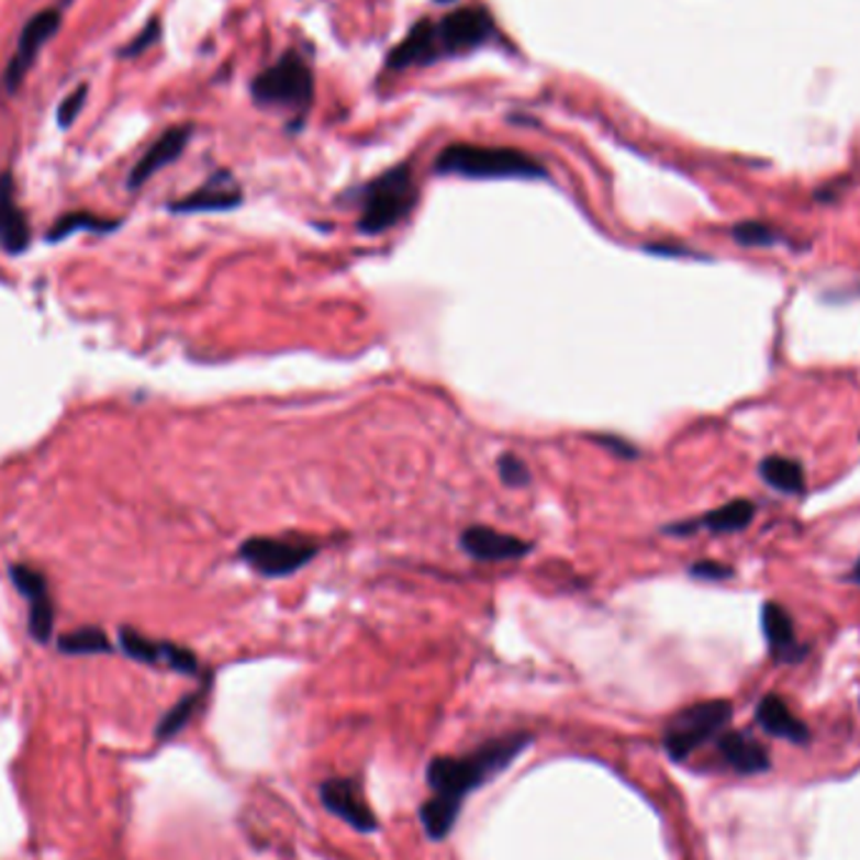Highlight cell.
<instances>
[{
	"instance_id": "7a4b0ae2",
	"label": "cell",
	"mask_w": 860,
	"mask_h": 860,
	"mask_svg": "<svg viewBox=\"0 0 860 860\" xmlns=\"http://www.w3.org/2000/svg\"><path fill=\"white\" fill-rule=\"evenodd\" d=\"M438 174L466 179H544L546 169L534 156L509 146L450 144L436 156Z\"/></svg>"
},
{
	"instance_id": "3957f363",
	"label": "cell",
	"mask_w": 860,
	"mask_h": 860,
	"mask_svg": "<svg viewBox=\"0 0 860 860\" xmlns=\"http://www.w3.org/2000/svg\"><path fill=\"white\" fill-rule=\"evenodd\" d=\"M418 204V185L411 164L382 171L360 191V220L362 234H382L401 224Z\"/></svg>"
},
{
	"instance_id": "484cf974",
	"label": "cell",
	"mask_w": 860,
	"mask_h": 860,
	"mask_svg": "<svg viewBox=\"0 0 860 860\" xmlns=\"http://www.w3.org/2000/svg\"><path fill=\"white\" fill-rule=\"evenodd\" d=\"M496 468L501 481L506 483L509 489H524V485H528V481H532V471H528V466L516 454H503L499 458Z\"/></svg>"
},
{
	"instance_id": "5b68a950",
	"label": "cell",
	"mask_w": 860,
	"mask_h": 860,
	"mask_svg": "<svg viewBox=\"0 0 860 860\" xmlns=\"http://www.w3.org/2000/svg\"><path fill=\"white\" fill-rule=\"evenodd\" d=\"M729 717H733V705L727 700L697 702V705L677 712L664 727L662 742L667 755L674 760H688L697 747L715 740Z\"/></svg>"
},
{
	"instance_id": "ffe728a7",
	"label": "cell",
	"mask_w": 860,
	"mask_h": 860,
	"mask_svg": "<svg viewBox=\"0 0 860 860\" xmlns=\"http://www.w3.org/2000/svg\"><path fill=\"white\" fill-rule=\"evenodd\" d=\"M719 752H723L729 768L742 772V775H755V772L770 768L768 750L745 733H727L719 737Z\"/></svg>"
},
{
	"instance_id": "cb8c5ba5",
	"label": "cell",
	"mask_w": 860,
	"mask_h": 860,
	"mask_svg": "<svg viewBox=\"0 0 860 860\" xmlns=\"http://www.w3.org/2000/svg\"><path fill=\"white\" fill-rule=\"evenodd\" d=\"M116 227H119L116 220H103V216H96V214H89V212H74V214L60 216V220L54 224V230L48 232V239L51 242L64 239V237H68V234L78 232V230L111 232V230H116Z\"/></svg>"
},
{
	"instance_id": "30bf717a",
	"label": "cell",
	"mask_w": 860,
	"mask_h": 860,
	"mask_svg": "<svg viewBox=\"0 0 860 860\" xmlns=\"http://www.w3.org/2000/svg\"><path fill=\"white\" fill-rule=\"evenodd\" d=\"M119 641H121V649L142 664L167 667L181 674H197L199 669V659L194 657V651L179 645H171V641L149 639L134 629H121Z\"/></svg>"
},
{
	"instance_id": "4fadbf2b",
	"label": "cell",
	"mask_w": 860,
	"mask_h": 860,
	"mask_svg": "<svg viewBox=\"0 0 860 860\" xmlns=\"http://www.w3.org/2000/svg\"><path fill=\"white\" fill-rule=\"evenodd\" d=\"M460 549H463L476 561H511L524 559L532 551V544L524 538L503 534L499 528L489 526H468L460 534Z\"/></svg>"
},
{
	"instance_id": "7c38bea8",
	"label": "cell",
	"mask_w": 860,
	"mask_h": 860,
	"mask_svg": "<svg viewBox=\"0 0 860 860\" xmlns=\"http://www.w3.org/2000/svg\"><path fill=\"white\" fill-rule=\"evenodd\" d=\"M320 797H323L330 813L337 815V818L345 820L347 825H353L355 830L370 833L376 828V815H372L368 803H365L362 790L355 780H325L323 788H320Z\"/></svg>"
},
{
	"instance_id": "f546056e",
	"label": "cell",
	"mask_w": 860,
	"mask_h": 860,
	"mask_svg": "<svg viewBox=\"0 0 860 860\" xmlns=\"http://www.w3.org/2000/svg\"><path fill=\"white\" fill-rule=\"evenodd\" d=\"M594 440H596V443H602V446H604L606 450H612V454L622 456V458H634V456H637V448H634L632 443L622 440V438H616V436H599V438H594Z\"/></svg>"
},
{
	"instance_id": "9a60e30c",
	"label": "cell",
	"mask_w": 860,
	"mask_h": 860,
	"mask_svg": "<svg viewBox=\"0 0 860 860\" xmlns=\"http://www.w3.org/2000/svg\"><path fill=\"white\" fill-rule=\"evenodd\" d=\"M443 58L440 43L436 33V23L423 19L407 31V36L398 43V46L388 54L390 68H411V66H425L433 60Z\"/></svg>"
},
{
	"instance_id": "2e32d148",
	"label": "cell",
	"mask_w": 860,
	"mask_h": 860,
	"mask_svg": "<svg viewBox=\"0 0 860 860\" xmlns=\"http://www.w3.org/2000/svg\"><path fill=\"white\" fill-rule=\"evenodd\" d=\"M31 242V227L23 210L15 202L11 174H0V245L11 255H21Z\"/></svg>"
},
{
	"instance_id": "44dd1931",
	"label": "cell",
	"mask_w": 860,
	"mask_h": 860,
	"mask_svg": "<svg viewBox=\"0 0 860 860\" xmlns=\"http://www.w3.org/2000/svg\"><path fill=\"white\" fill-rule=\"evenodd\" d=\"M762 481L780 493H803L805 491V473L803 466L793 458L785 456H768L760 463Z\"/></svg>"
},
{
	"instance_id": "ba28073f",
	"label": "cell",
	"mask_w": 860,
	"mask_h": 860,
	"mask_svg": "<svg viewBox=\"0 0 860 860\" xmlns=\"http://www.w3.org/2000/svg\"><path fill=\"white\" fill-rule=\"evenodd\" d=\"M491 15L489 11H483L481 5H466L458 8V11H450L436 23L440 54L456 56L478 48L491 36Z\"/></svg>"
},
{
	"instance_id": "e0dca14e",
	"label": "cell",
	"mask_w": 860,
	"mask_h": 860,
	"mask_svg": "<svg viewBox=\"0 0 860 860\" xmlns=\"http://www.w3.org/2000/svg\"><path fill=\"white\" fill-rule=\"evenodd\" d=\"M762 632L770 645L772 657H775L778 662H797V659H803L805 651L795 641L793 619H790V614L783 606L775 602H768L762 606Z\"/></svg>"
},
{
	"instance_id": "4316f807",
	"label": "cell",
	"mask_w": 860,
	"mask_h": 860,
	"mask_svg": "<svg viewBox=\"0 0 860 860\" xmlns=\"http://www.w3.org/2000/svg\"><path fill=\"white\" fill-rule=\"evenodd\" d=\"M86 96H89V83H81V86H78V89H74L71 93L66 96L64 103H60L58 111H56V119H58L60 129H68L78 119V114H81V109H83V103H86Z\"/></svg>"
},
{
	"instance_id": "5bb4252c",
	"label": "cell",
	"mask_w": 860,
	"mask_h": 860,
	"mask_svg": "<svg viewBox=\"0 0 860 860\" xmlns=\"http://www.w3.org/2000/svg\"><path fill=\"white\" fill-rule=\"evenodd\" d=\"M191 138V126H171L169 132H164L156 142L149 146L142 159L136 161V167L129 174V187L138 189L146 185L156 171H161L164 167H169L185 154L187 144Z\"/></svg>"
},
{
	"instance_id": "7402d4cb",
	"label": "cell",
	"mask_w": 860,
	"mask_h": 860,
	"mask_svg": "<svg viewBox=\"0 0 860 860\" xmlns=\"http://www.w3.org/2000/svg\"><path fill=\"white\" fill-rule=\"evenodd\" d=\"M58 649L64 655H107V651H111V645L107 634L99 627H83L58 637Z\"/></svg>"
},
{
	"instance_id": "277c9868",
	"label": "cell",
	"mask_w": 860,
	"mask_h": 860,
	"mask_svg": "<svg viewBox=\"0 0 860 860\" xmlns=\"http://www.w3.org/2000/svg\"><path fill=\"white\" fill-rule=\"evenodd\" d=\"M315 81L305 60L294 54H284L275 66L265 68L252 81V99L257 107L305 111L312 101Z\"/></svg>"
},
{
	"instance_id": "d6986e66",
	"label": "cell",
	"mask_w": 860,
	"mask_h": 860,
	"mask_svg": "<svg viewBox=\"0 0 860 860\" xmlns=\"http://www.w3.org/2000/svg\"><path fill=\"white\" fill-rule=\"evenodd\" d=\"M758 723L764 733H770L772 737H783L788 742L803 745L811 740V733H807L803 719H797L793 710L788 707V702L778 697V694H768V697L760 700Z\"/></svg>"
},
{
	"instance_id": "f1b7e54d",
	"label": "cell",
	"mask_w": 860,
	"mask_h": 860,
	"mask_svg": "<svg viewBox=\"0 0 860 860\" xmlns=\"http://www.w3.org/2000/svg\"><path fill=\"white\" fill-rule=\"evenodd\" d=\"M690 573L692 577H700V579H727V577H733V569L725 567V563H717V561H697L690 569Z\"/></svg>"
},
{
	"instance_id": "52a82bcc",
	"label": "cell",
	"mask_w": 860,
	"mask_h": 860,
	"mask_svg": "<svg viewBox=\"0 0 860 860\" xmlns=\"http://www.w3.org/2000/svg\"><path fill=\"white\" fill-rule=\"evenodd\" d=\"M60 29V11L58 8H46L36 15H31V21L23 25L21 36H19V48L8 64L5 74H3V89L8 93H15L23 86L25 76L36 64V58L41 56V51L48 46V41L56 36V31Z\"/></svg>"
},
{
	"instance_id": "8fae6325",
	"label": "cell",
	"mask_w": 860,
	"mask_h": 860,
	"mask_svg": "<svg viewBox=\"0 0 860 860\" xmlns=\"http://www.w3.org/2000/svg\"><path fill=\"white\" fill-rule=\"evenodd\" d=\"M242 204V189L230 171H216L202 187L191 191V194L177 199L169 204L171 212L177 214H194V212H227Z\"/></svg>"
},
{
	"instance_id": "4dcf8cb0",
	"label": "cell",
	"mask_w": 860,
	"mask_h": 860,
	"mask_svg": "<svg viewBox=\"0 0 860 860\" xmlns=\"http://www.w3.org/2000/svg\"><path fill=\"white\" fill-rule=\"evenodd\" d=\"M856 579H858V581H860V561H858V563H856Z\"/></svg>"
},
{
	"instance_id": "8992f818",
	"label": "cell",
	"mask_w": 860,
	"mask_h": 860,
	"mask_svg": "<svg viewBox=\"0 0 860 860\" xmlns=\"http://www.w3.org/2000/svg\"><path fill=\"white\" fill-rule=\"evenodd\" d=\"M237 556L259 577L282 579L308 567L317 556V544L305 536H252Z\"/></svg>"
},
{
	"instance_id": "ac0fdd59",
	"label": "cell",
	"mask_w": 860,
	"mask_h": 860,
	"mask_svg": "<svg viewBox=\"0 0 860 860\" xmlns=\"http://www.w3.org/2000/svg\"><path fill=\"white\" fill-rule=\"evenodd\" d=\"M752 518H755V503L747 501V499H737V501L725 503V506H719L715 511H710L705 518L669 526L667 532L669 534H692L694 528L705 526L707 532H712V534H737V532H745V528L752 524Z\"/></svg>"
},
{
	"instance_id": "6da1fadb",
	"label": "cell",
	"mask_w": 860,
	"mask_h": 860,
	"mask_svg": "<svg viewBox=\"0 0 860 860\" xmlns=\"http://www.w3.org/2000/svg\"><path fill=\"white\" fill-rule=\"evenodd\" d=\"M532 737L518 733L506 735L478 747V750L460 755V758H436L428 764V788L433 790L431 801L421 807V823L433 840H443L454 830L456 818L463 807L468 793L481 788L485 780L506 770Z\"/></svg>"
},
{
	"instance_id": "d4e9b609",
	"label": "cell",
	"mask_w": 860,
	"mask_h": 860,
	"mask_svg": "<svg viewBox=\"0 0 860 860\" xmlns=\"http://www.w3.org/2000/svg\"><path fill=\"white\" fill-rule=\"evenodd\" d=\"M733 237H735L737 245H742V247H770L780 239L775 230L768 227V224H762V222L735 224Z\"/></svg>"
},
{
	"instance_id": "83f0119b",
	"label": "cell",
	"mask_w": 860,
	"mask_h": 860,
	"mask_svg": "<svg viewBox=\"0 0 860 860\" xmlns=\"http://www.w3.org/2000/svg\"><path fill=\"white\" fill-rule=\"evenodd\" d=\"M159 36H161V23H159V19H152L149 23L144 25V31L138 33V36L132 43H129L124 51H121V56H126V58L142 56L146 48H152L154 43L159 41Z\"/></svg>"
},
{
	"instance_id": "9c48e42d",
	"label": "cell",
	"mask_w": 860,
	"mask_h": 860,
	"mask_svg": "<svg viewBox=\"0 0 860 860\" xmlns=\"http://www.w3.org/2000/svg\"><path fill=\"white\" fill-rule=\"evenodd\" d=\"M11 579L19 592L29 602V629L36 641H48L54 634V599H51L46 577L41 571L25 567V563H13Z\"/></svg>"
},
{
	"instance_id": "603a6c76",
	"label": "cell",
	"mask_w": 860,
	"mask_h": 860,
	"mask_svg": "<svg viewBox=\"0 0 860 860\" xmlns=\"http://www.w3.org/2000/svg\"><path fill=\"white\" fill-rule=\"evenodd\" d=\"M202 700H204V692L187 694L185 700H179L177 705L164 715L159 729H156V737H159V740H169V737L181 733V729L189 725V719L197 715V710L202 707Z\"/></svg>"
}]
</instances>
